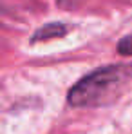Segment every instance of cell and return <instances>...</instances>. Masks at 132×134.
Masks as SVG:
<instances>
[{"mask_svg":"<svg viewBox=\"0 0 132 134\" xmlns=\"http://www.w3.org/2000/svg\"><path fill=\"white\" fill-rule=\"evenodd\" d=\"M129 78V67L125 65H107L92 71L90 74L78 80L69 91V103L74 107L100 105L116 89H119Z\"/></svg>","mask_w":132,"mask_h":134,"instance_id":"cell-1","label":"cell"},{"mask_svg":"<svg viewBox=\"0 0 132 134\" xmlns=\"http://www.w3.org/2000/svg\"><path fill=\"white\" fill-rule=\"evenodd\" d=\"M67 33V27L64 24H49L44 25L36 31V35L33 36V42H38V40H49V38H56V36H64Z\"/></svg>","mask_w":132,"mask_h":134,"instance_id":"cell-2","label":"cell"},{"mask_svg":"<svg viewBox=\"0 0 132 134\" xmlns=\"http://www.w3.org/2000/svg\"><path fill=\"white\" fill-rule=\"evenodd\" d=\"M118 51H119V54H123V56H132V35H129V36H125V38L119 40Z\"/></svg>","mask_w":132,"mask_h":134,"instance_id":"cell-3","label":"cell"},{"mask_svg":"<svg viewBox=\"0 0 132 134\" xmlns=\"http://www.w3.org/2000/svg\"><path fill=\"white\" fill-rule=\"evenodd\" d=\"M60 4H72V2H78V0H58Z\"/></svg>","mask_w":132,"mask_h":134,"instance_id":"cell-4","label":"cell"}]
</instances>
